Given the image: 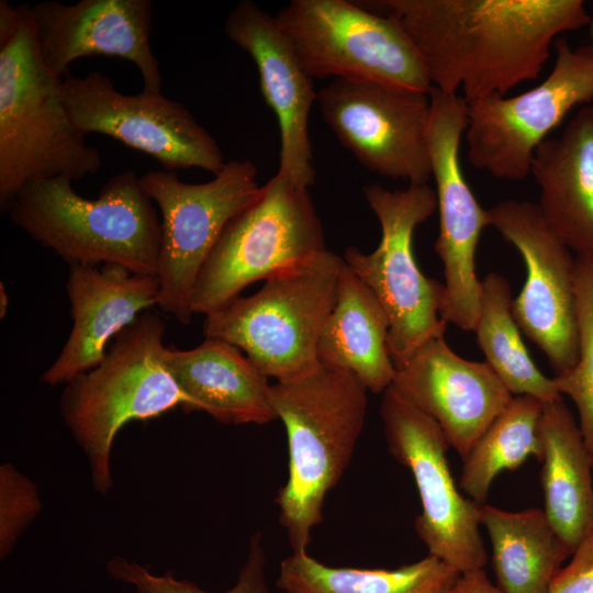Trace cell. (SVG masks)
Here are the masks:
<instances>
[{"mask_svg":"<svg viewBox=\"0 0 593 593\" xmlns=\"http://www.w3.org/2000/svg\"><path fill=\"white\" fill-rule=\"evenodd\" d=\"M392 19L433 87L467 103L538 77L558 36L590 22L581 0H361Z\"/></svg>","mask_w":593,"mask_h":593,"instance_id":"obj_1","label":"cell"},{"mask_svg":"<svg viewBox=\"0 0 593 593\" xmlns=\"http://www.w3.org/2000/svg\"><path fill=\"white\" fill-rule=\"evenodd\" d=\"M368 390L348 371L320 365L270 385L269 399L286 427L288 479L275 502L293 552L306 551L323 519L327 493L349 466L363 430Z\"/></svg>","mask_w":593,"mask_h":593,"instance_id":"obj_2","label":"cell"},{"mask_svg":"<svg viewBox=\"0 0 593 593\" xmlns=\"http://www.w3.org/2000/svg\"><path fill=\"white\" fill-rule=\"evenodd\" d=\"M59 176L25 183L7 212L11 222L69 265H120L156 275L160 222L133 170L112 176L94 199Z\"/></svg>","mask_w":593,"mask_h":593,"instance_id":"obj_3","label":"cell"},{"mask_svg":"<svg viewBox=\"0 0 593 593\" xmlns=\"http://www.w3.org/2000/svg\"><path fill=\"white\" fill-rule=\"evenodd\" d=\"M11 34L0 37V206L27 182L54 177L72 181L94 175L100 152L72 123L63 78L42 59L31 21V4Z\"/></svg>","mask_w":593,"mask_h":593,"instance_id":"obj_4","label":"cell"},{"mask_svg":"<svg viewBox=\"0 0 593 593\" xmlns=\"http://www.w3.org/2000/svg\"><path fill=\"white\" fill-rule=\"evenodd\" d=\"M165 332L159 314L144 312L114 336L94 368L63 390L61 417L87 457L91 484L101 495L113 489L111 451L125 424L157 417L177 406L192 411L167 367Z\"/></svg>","mask_w":593,"mask_h":593,"instance_id":"obj_5","label":"cell"},{"mask_svg":"<svg viewBox=\"0 0 593 593\" xmlns=\"http://www.w3.org/2000/svg\"><path fill=\"white\" fill-rule=\"evenodd\" d=\"M344 258L327 249L265 280L250 296H238L204 318L205 338L234 345L276 381L320 366L317 344L336 301Z\"/></svg>","mask_w":593,"mask_h":593,"instance_id":"obj_6","label":"cell"},{"mask_svg":"<svg viewBox=\"0 0 593 593\" xmlns=\"http://www.w3.org/2000/svg\"><path fill=\"white\" fill-rule=\"evenodd\" d=\"M325 249L309 191L276 174L222 232L197 278L193 314H212L240 296L250 283Z\"/></svg>","mask_w":593,"mask_h":593,"instance_id":"obj_7","label":"cell"},{"mask_svg":"<svg viewBox=\"0 0 593 593\" xmlns=\"http://www.w3.org/2000/svg\"><path fill=\"white\" fill-rule=\"evenodd\" d=\"M362 191L379 220L381 239L369 254L348 247L343 258L384 307L389 351L396 366L447 326L439 316L444 284L421 271L413 253L414 231L434 214L437 197L427 184L394 191L370 184Z\"/></svg>","mask_w":593,"mask_h":593,"instance_id":"obj_8","label":"cell"},{"mask_svg":"<svg viewBox=\"0 0 593 593\" xmlns=\"http://www.w3.org/2000/svg\"><path fill=\"white\" fill-rule=\"evenodd\" d=\"M256 176L251 160L232 159L204 183H186L165 169L138 177L161 212L158 306L180 324L191 322L197 278L225 226L260 194Z\"/></svg>","mask_w":593,"mask_h":593,"instance_id":"obj_9","label":"cell"},{"mask_svg":"<svg viewBox=\"0 0 593 593\" xmlns=\"http://www.w3.org/2000/svg\"><path fill=\"white\" fill-rule=\"evenodd\" d=\"M273 16L312 78L379 81L426 93L433 87L402 29L358 1L292 0Z\"/></svg>","mask_w":593,"mask_h":593,"instance_id":"obj_10","label":"cell"},{"mask_svg":"<svg viewBox=\"0 0 593 593\" xmlns=\"http://www.w3.org/2000/svg\"><path fill=\"white\" fill-rule=\"evenodd\" d=\"M380 415L390 454L414 477L422 504L415 530L428 555L460 574L484 569L482 505L456 486L446 456L450 445L438 424L391 387L382 393Z\"/></svg>","mask_w":593,"mask_h":593,"instance_id":"obj_11","label":"cell"},{"mask_svg":"<svg viewBox=\"0 0 593 593\" xmlns=\"http://www.w3.org/2000/svg\"><path fill=\"white\" fill-rule=\"evenodd\" d=\"M555 48L553 68L535 88L468 103L465 136L472 166L496 178L525 179L537 146L573 108L593 100V45L573 48L558 37Z\"/></svg>","mask_w":593,"mask_h":593,"instance_id":"obj_12","label":"cell"},{"mask_svg":"<svg viewBox=\"0 0 593 593\" xmlns=\"http://www.w3.org/2000/svg\"><path fill=\"white\" fill-rule=\"evenodd\" d=\"M63 94L74 125L86 136L98 133L155 158L165 170L200 168L219 174L225 165L215 138L180 102L142 91H118L97 70L83 77L67 71Z\"/></svg>","mask_w":593,"mask_h":593,"instance_id":"obj_13","label":"cell"},{"mask_svg":"<svg viewBox=\"0 0 593 593\" xmlns=\"http://www.w3.org/2000/svg\"><path fill=\"white\" fill-rule=\"evenodd\" d=\"M428 94L427 144L439 212L435 250L445 279L439 316L447 324L473 332L481 299L475 251L483 228L490 226V215L479 204L460 166V142L468 126L467 101L435 87Z\"/></svg>","mask_w":593,"mask_h":593,"instance_id":"obj_14","label":"cell"},{"mask_svg":"<svg viewBox=\"0 0 593 593\" xmlns=\"http://www.w3.org/2000/svg\"><path fill=\"white\" fill-rule=\"evenodd\" d=\"M321 115L367 169L427 184L430 113L426 92L370 80L334 79L317 92Z\"/></svg>","mask_w":593,"mask_h":593,"instance_id":"obj_15","label":"cell"},{"mask_svg":"<svg viewBox=\"0 0 593 593\" xmlns=\"http://www.w3.org/2000/svg\"><path fill=\"white\" fill-rule=\"evenodd\" d=\"M493 226L522 255L527 276L512 312L521 331L546 355L556 376L578 359L575 257L538 204L506 200L489 210Z\"/></svg>","mask_w":593,"mask_h":593,"instance_id":"obj_16","label":"cell"},{"mask_svg":"<svg viewBox=\"0 0 593 593\" xmlns=\"http://www.w3.org/2000/svg\"><path fill=\"white\" fill-rule=\"evenodd\" d=\"M391 388L433 418L465 460L514 395L484 362L455 354L445 332L395 366Z\"/></svg>","mask_w":593,"mask_h":593,"instance_id":"obj_17","label":"cell"},{"mask_svg":"<svg viewBox=\"0 0 593 593\" xmlns=\"http://www.w3.org/2000/svg\"><path fill=\"white\" fill-rule=\"evenodd\" d=\"M30 11L42 59L56 76L63 78L82 57H119L138 68L143 91L161 93L159 63L150 46V0L42 1Z\"/></svg>","mask_w":593,"mask_h":593,"instance_id":"obj_18","label":"cell"},{"mask_svg":"<svg viewBox=\"0 0 593 593\" xmlns=\"http://www.w3.org/2000/svg\"><path fill=\"white\" fill-rule=\"evenodd\" d=\"M225 33L255 61L261 94L277 118L280 133L279 175L305 189L315 181L309 116L317 92L275 16L250 0L228 13Z\"/></svg>","mask_w":593,"mask_h":593,"instance_id":"obj_19","label":"cell"},{"mask_svg":"<svg viewBox=\"0 0 593 593\" xmlns=\"http://www.w3.org/2000/svg\"><path fill=\"white\" fill-rule=\"evenodd\" d=\"M69 267L66 291L72 327L60 354L41 376L51 387L94 368L110 340L159 301L156 275L135 273L113 264Z\"/></svg>","mask_w":593,"mask_h":593,"instance_id":"obj_20","label":"cell"},{"mask_svg":"<svg viewBox=\"0 0 593 593\" xmlns=\"http://www.w3.org/2000/svg\"><path fill=\"white\" fill-rule=\"evenodd\" d=\"M530 174L549 226L577 255H593V105L537 146Z\"/></svg>","mask_w":593,"mask_h":593,"instance_id":"obj_21","label":"cell"},{"mask_svg":"<svg viewBox=\"0 0 593 593\" xmlns=\"http://www.w3.org/2000/svg\"><path fill=\"white\" fill-rule=\"evenodd\" d=\"M167 367L192 411H203L224 424H266L277 419L268 378L232 344L205 338L182 350L166 347Z\"/></svg>","mask_w":593,"mask_h":593,"instance_id":"obj_22","label":"cell"},{"mask_svg":"<svg viewBox=\"0 0 593 593\" xmlns=\"http://www.w3.org/2000/svg\"><path fill=\"white\" fill-rule=\"evenodd\" d=\"M389 331L381 302L345 262L334 307L318 339V363L348 371L369 392L382 394L396 370L389 351Z\"/></svg>","mask_w":593,"mask_h":593,"instance_id":"obj_23","label":"cell"},{"mask_svg":"<svg viewBox=\"0 0 593 593\" xmlns=\"http://www.w3.org/2000/svg\"><path fill=\"white\" fill-rule=\"evenodd\" d=\"M539 429L544 512L572 556L593 530V456L562 396L544 403Z\"/></svg>","mask_w":593,"mask_h":593,"instance_id":"obj_24","label":"cell"},{"mask_svg":"<svg viewBox=\"0 0 593 593\" xmlns=\"http://www.w3.org/2000/svg\"><path fill=\"white\" fill-rule=\"evenodd\" d=\"M481 525L492 546V566L500 593H548L571 556L544 510L508 512L481 507Z\"/></svg>","mask_w":593,"mask_h":593,"instance_id":"obj_25","label":"cell"},{"mask_svg":"<svg viewBox=\"0 0 593 593\" xmlns=\"http://www.w3.org/2000/svg\"><path fill=\"white\" fill-rule=\"evenodd\" d=\"M461 574L427 555L396 569L331 567L307 551L292 552L276 580L283 593H449Z\"/></svg>","mask_w":593,"mask_h":593,"instance_id":"obj_26","label":"cell"},{"mask_svg":"<svg viewBox=\"0 0 593 593\" xmlns=\"http://www.w3.org/2000/svg\"><path fill=\"white\" fill-rule=\"evenodd\" d=\"M511 287L505 277L488 273L481 280L480 312L474 327L485 362L514 395L544 403L561 398L552 378L532 360L512 312Z\"/></svg>","mask_w":593,"mask_h":593,"instance_id":"obj_27","label":"cell"},{"mask_svg":"<svg viewBox=\"0 0 593 593\" xmlns=\"http://www.w3.org/2000/svg\"><path fill=\"white\" fill-rule=\"evenodd\" d=\"M544 402L516 395L494 419L463 460L459 488L484 505L491 484L503 470H515L529 457L541 460L540 417Z\"/></svg>","mask_w":593,"mask_h":593,"instance_id":"obj_28","label":"cell"},{"mask_svg":"<svg viewBox=\"0 0 593 593\" xmlns=\"http://www.w3.org/2000/svg\"><path fill=\"white\" fill-rule=\"evenodd\" d=\"M578 359L552 379L559 393L568 395L579 412V427L593 456V255L575 256Z\"/></svg>","mask_w":593,"mask_h":593,"instance_id":"obj_29","label":"cell"},{"mask_svg":"<svg viewBox=\"0 0 593 593\" xmlns=\"http://www.w3.org/2000/svg\"><path fill=\"white\" fill-rule=\"evenodd\" d=\"M265 566L262 536L256 533L249 540L247 558L236 583L221 593H271L266 581ZM105 570L113 579L132 586L135 593H211L189 580L177 579L171 571L156 574L124 557L111 558L107 562Z\"/></svg>","mask_w":593,"mask_h":593,"instance_id":"obj_30","label":"cell"},{"mask_svg":"<svg viewBox=\"0 0 593 593\" xmlns=\"http://www.w3.org/2000/svg\"><path fill=\"white\" fill-rule=\"evenodd\" d=\"M42 511L36 484L12 463L0 466V559L14 549L18 539Z\"/></svg>","mask_w":593,"mask_h":593,"instance_id":"obj_31","label":"cell"},{"mask_svg":"<svg viewBox=\"0 0 593 593\" xmlns=\"http://www.w3.org/2000/svg\"><path fill=\"white\" fill-rule=\"evenodd\" d=\"M559 570L548 593H593V530Z\"/></svg>","mask_w":593,"mask_h":593,"instance_id":"obj_32","label":"cell"},{"mask_svg":"<svg viewBox=\"0 0 593 593\" xmlns=\"http://www.w3.org/2000/svg\"><path fill=\"white\" fill-rule=\"evenodd\" d=\"M449 593H500L488 578L484 569L463 573Z\"/></svg>","mask_w":593,"mask_h":593,"instance_id":"obj_33","label":"cell"},{"mask_svg":"<svg viewBox=\"0 0 593 593\" xmlns=\"http://www.w3.org/2000/svg\"><path fill=\"white\" fill-rule=\"evenodd\" d=\"M8 304H9L8 295L5 293L3 283H1L0 284V316L1 318L5 316Z\"/></svg>","mask_w":593,"mask_h":593,"instance_id":"obj_34","label":"cell"},{"mask_svg":"<svg viewBox=\"0 0 593 593\" xmlns=\"http://www.w3.org/2000/svg\"><path fill=\"white\" fill-rule=\"evenodd\" d=\"M592 35H593V20H592Z\"/></svg>","mask_w":593,"mask_h":593,"instance_id":"obj_35","label":"cell"}]
</instances>
